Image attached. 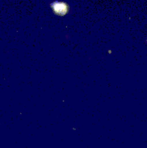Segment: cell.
<instances>
[{
  "label": "cell",
  "instance_id": "cell-1",
  "mask_svg": "<svg viewBox=\"0 0 147 148\" xmlns=\"http://www.w3.org/2000/svg\"><path fill=\"white\" fill-rule=\"evenodd\" d=\"M52 11L58 16H65L69 12V5L63 1H54L50 5Z\"/></svg>",
  "mask_w": 147,
  "mask_h": 148
}]
</instances>
